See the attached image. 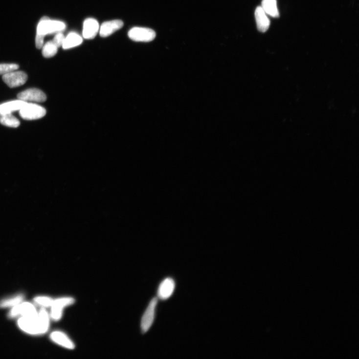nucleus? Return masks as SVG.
<instances>
[{
	"mask_svg": "<svg viewBox=\"0 0 359 359\" xmlns=\"http://www.w3.org/2000/svg\"><path fill=\"white\" fill-rule=\"evenodd\" d=\"M66 28V25L64 22L44 17L38 24L37 34L45 37L46 35L62 32Z\"/></svg>",
	"mask_w": 359,
	"mask_h": 359,
	"instance_id": "obj_1",
	"label": "nucleus"
},
{
	"mask_svg": "<svg viewBox=\"0 0 359 359\" xmlns=\"http://www.w3.org/2000/svg\"><path fill=\"white\" fill-rule=\"evenodd\" d=\"M45 109L36 104L27 103L20 111L19 114L25 120H37L44 117L46 114Z\"/></svg>",
	"mask_w": 359,
	"mask_h": 359,
	"instance_id": "obj_2",
	"label": "nucleus"
},
{
	"mask_svg": "<svg viewBox=\"0 0 359 359\" xmlns=\"http://www.w3.org/2000/svg\"><path fill=\"white\" fill-rule=\"evenodd\" d=\"M75 300L71 297H61L54 299L53 304L51 306L50 317L55 321L61 319L63 311L65 307L72 305Z\"/></svg>",
	"mask_w": 359,
	"mask_h": 359,
	"instance_id": "obj_3",
	"label": "nucleus"
},
{
	"mask_svg": "<svg viewBox=\"0 0 359 359\" xmlns=\"http://www.w3.org/2000/svg\"><path fill=\"white\" fill-rule=\"evenodd\" d=\"M158 299L153 298L145 312L141 321V329L143 334L147 332L151 327L156 317Z\"/></svg>",
	"mask_w": 359,
	"mask_h": 359,
	"instance_id": "obj_4",
	"label": "nucleus"
},
{
	"mask_svg": "<svg viewBox=\"0 0 359 359\" xmlns=\"http://www.w3.org/2000/svg\"><path fill=\"white\" fill-rule=\"evenodd\" d=\"M19 327L32 336L41 335L38 316L34 317L22 316L18 321Z\"/></svg>",
	"mask_w": 359,
	"mask_h": 359,
	"instance_id": "obj_5",
	"label": "nucleus"
},
{
	"mask_svg": "<svg viewBox=\"0 0 359 359\" xmlns=\"http://www.w3.org/2000/svg\"><path fill=\"white\" fill-rule=\"evenodd\" d=\"M128 36L135 42H149L156 38V33L149 28L135 27L128 32Z\"/></svg>",
	"mask_w": 359,
	"mask_h": 359,
	"instance_id": "obj_6",
	"label": "nucleus"
},
{
	"mask_svg": "<svg viewBox=\"0 0 359 359\" xmlns=\"http://www.w3.org/2000/svg\"><path fill=\"white\" fill-rule=\"evenodd\" d=\"M4 82L10 88H14L22 86L26 83L28 75L22 71H12L3 75Z\"/></svg>",
	"mask_w": 359,
	"mask_h": 359,
	"instance_id": "obj_7",
	"label": "nucleus"
},
{
	"mask_svg": "<svg viewBox=\"0 0 359 359\" xmlns=\"http://www.w3.org/2000/svg\"><path fill=\"white\" fill-rule=\"evenodd\" d=\"M18 99L27 102H43L46 100V96L44 92L37 89H30L18 94Z\"/></svg>",
	"mask_w": 359,
	"mask_h": 359,
	"instance_id": "obj_8",
	"label": "nucleus"
},
{
	"mask_svg": "<svg viewBox=\"0 0 359 359\" xmlns=\"http://www.w3.org/2000/svg\"><path fill=\"white\" fill-rule=\"evenodd\" d=\"M175 282L172 278H167L160 284L157 292L158 297L162 300L169 299L175 289Z\"/></svg>",
	"mask_w": 359,
	"mask_h": 359,
	"instance_id": "obj_9",
	"label": "nucleus"
},
{
	"mask_svg": "<svg viewBox=\"0 0 359 359\" xmlns=\"http://www.w3.org/2000/svg\"><path fill=\"white\" fill-rule=\"evenodd\" d=\"M123 25V22L119 20L106 22L99 28L100 35L102 37H108L120 29Z\"/></svg>",
	"mask_w": 359,
	"mask_h": 359,
	"instance_id": "obj_10",
	"label": "nucleus"
},
{
	"mask_svg": "<svg viewBox=\"0 0 359 359\" xmlns=\"http://www.w3.org/2000/svg\"><path fill=\"white\" fill-rule=\"evenodd\" d=\"M50 339L56 344L69 350L75 348V345L71 340L63 332L55 331L50 335Z\"/></svg>",
	"mask_w": 359,
	"mask_h": 359,
	"instance_id": "obj_11",
	"label": "nucleus"
},
{
	"mask_svg": "<svg viewBox=\"0 0 359 359\" xmlns=\"http://www.w3.org/2000/svg\"><path fill=\"white\" fill-rule=\"evenodd\" d=\"M99 30V25L94 19L89 18L84 23L83 35L86 39H93Z\"/></svg>",
	"mask_w": 359,
	"mask_h": 359,
	"instance_id": "obj_12",
	"label": "nucleus"
},
{
	"mask_svg": "<svg viewBox=\"0 0 359 359\" xmlns=\"http://www.w3.org/2000/svg\"><path fill=\"white\" fill-rule=\"evenodd\" d=\"M255 18L258 30L262 33L267 31L270 26V22L261 6L256 8Z\"/></svg>",
	"mask_w": 359,
	"mask_h": 359,
	"instance_id": "obj_13",
	"label": "nucleus"
},
{
	"mask_svg": "<svg viewBox=\"0 0 359 359\" xmlns=\"http://www.w3.org/2000/svg\"><path fill=\"white\" fill-rule=\"evenodd\" d=\"M27 103V102L20 99L5 102L0 105V115L19 111Z\"/></svg>",
	"mask_w": 359,
	"mask_h": 359,
	"instance_id": "obj_14",
	"label": "nucleus"
},
{
	"mask_svg": "<svg viewBox=\"0 0 359 359\" xmlns=\"http://www.w3.org/2000/svg\"><path fill=\"white\" fill-rule=\"evenodd\" d=\"M38 319L41 335H44L48 330L50 325V315L45 308H42L38 313Z\"/></svg>",
	"mask_w": 359,
	"mask_h": 359,
	"instance_id": "obj_15",
	"label": "nucleus"
},
{
	"mask_svg": "<svg viewBox=\"0 0 359 359\" xmlns=\"http://www.w3.org/2000/svg\"><path fill=\"white\" fill-rule=\"evenodd\" d=\"M83 42L82 38L78 34L71 32L66 37L62 45L65 49H69L80 45Z\"/></svg>",
	"mask_w": 359,
	"mask_h": 359,
	"instance_id": "obj_16",
	"label": "nucleus"
},
{
	"mask_svg": "<svg viewBox=\"0 0 359 359\" xmlns=\"http://www.w3.org/2000/svg\"><path fill=\"white\" fill-rule=\"evenodd\" d=\"M20 316L28 317H34L38 316L35 306L28 302H22L20 304Z\"/></svg>",
	"mask_w": 359,
	"mask_h": 359,
	"instance_id": "obj_17",
	"label": "nucleus"
},
{
	"mask_svg": "<svg viewBox=\"0 0 359 359\" xmlns=\"http://www.w3.org/2000/svg\"><path fill=\"white\" fill-rule=\"evenodd\" d=\"M262 7L265 13L273 18L279 17L276 0H263Z\"/></svg>",
	"mask_w": 359,
	"mask_h": 359,
	"instance_id": "obj_18",
	"label": "nucleus"
},
{
	"mask_svg": "<svg viewBox=\"0 0 359 359\" xmlns=\"http://www.w3.org/2000/svg\"><path fill=\"white\" fill-rule=\"evenodd\" d=\"M42 48V55L45 58L53 57L58 52V47L52 41L44 45Z\"/></svg>",
	"mask_w": 359,
	"mask_h": 359,
	"instance_id": "obj_19",
	"label": "nucleus"
},
{
	"mask_svg": "<svg viewBox=\"0 0 359 359\" xmlns=\"http://www.w3.org/2000/svg\"><path fill=\"white\" fill-rule=\"evenodd\" d=\"M0 123L13 128H17L20 125V121L12 114L0 115Z\"/></svg>",
	"mask_w": 359,
	"mask_h": 359,
	"instance_id": "obj_20",
	"label": "nucleus"
},
{
	"mask_svg": "<svg viewBox=\"0 0 359 359\" xmlns=\"http://www.w3.org/2000/svg\"><path fill=\"white\" fill-rule=\"evenodd\" d=\"M24 296L22 294H19L3 300L0 301V308L13 307L22 302Z\"/></svg>",
	"mask_w": 359,
	"mask_h": 359,
	"instance_id": "obj_21",
	"label": "nucleus"
},
{
	"mask_svg": "<svg viewBox=\"0 0 359 359\" xmlns=\"http://www.w3.org/2000/svg\"><path fill=\"white\" fill-rule=\"evenodd\" d=\"M34 300L39 305L44 308H48L52 306L54 299L48 296H37Z\"/></svg>",
	"mask_w": 359,
	"mask_h": 359,
	"instance_id": "obj_22",
	"label": "nucleus"
},
{
	"mask_svg": "<svg viewBox=\"0 0 359 359\" xmlns=\"http://www.w3.org/2000/svg\"><path fill=\"white\" fill-rule=\"evenodd\" d=\"M19 66L15 64H0V75H4L11 71L17 70Z\"/></svg>",
	"mask_w": 359,
	"mask_h": 359,
	"instance_id": "obj_23",
	"label": "nucleus"
},
{
	"mask_svg": "<svg viewBox=\"0 0 359 359\" xmlns=\"http://www.w3.org/2000/svg\"><path fill=\"white\" fill-rule=\"evenodd\" d=\"M65 37L62 32L57 33L56 35L52 41L53 43L59 48L63 45Z\"/></svg>",
	"mask_w": 359,
	"mask_h": 359,
	"instance_id": "obj_24",
	"label": "nucleus"
},
{
	"mask_svg": "<svg viewBox=\"0 0 359 359\" xmlns=\"http://www.w3.org/2000/svg\"><path fill=\"white\" fill-rule=\"evenodd\" d=\"M20 304L13 307L8 314L9 318H15L20 316Z\"/></svg>",
	"mask_w": 359,
	"mask_h": 359,
	"instance_id": "obj_25",
	"label": "nucleus"
},
{
	"mask_svg": "<svg viewBox=\"0 0 359 359\" xmlns=\"http://www.w3.org/2000/svg\"><path fill=\"white\" fill-rule=\"evenodd\" d=\"M44 38L45 37L36 35V46L37 48L41 49L43 47L44 45Z\"/></svg>",
	"mask_w": 359,
	"mask_h": 359,
	"instance_id": "obj_26",
	"label": "nucleus"
}]
</instances>
